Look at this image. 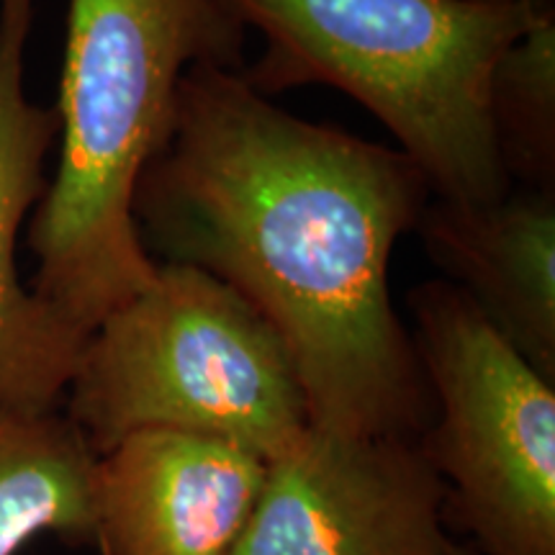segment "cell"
I'll use <instances>...</instances> for the list:
<instances>
[{
  "mask_svg": "<svg viewBox=\"0 0 555 555\" xmlns=\"http://www.w3.org/2000/svg\"><path fill=\"white\" fill-rule=\"evenodd\" d=\"M65 414L95 455L142 429L217 437L273 461L309 429L286 345L232 286L157 262L86 337Z\"/></svg>",
  "mask_w": 555,
  "mask_h": 555,
  "instance_id": "4",
  "label": "cell"
},
{
  "mask_svg": "<svg viewBox=\"0 0 555 555\" xmlns=\"http://www.w3.org/2000/svg\"><path fill=\"white\" fill-rule=\"evenodd\" d=\"M433 425L416 440L483 555H555V380L455 283L409 291Z\"/></svg>",
  "mask_w": 555,
  "mask_h": 555,
  "instance_id": "5",
  "label": "cell"
},
{
  "mask_svg": "<svg viewBox=\"0 0 555 555\" xmlns=\"http://www.w3.org/2000/svg\"><path fill=\"white\" fill-rule=\"evenodd\" d=\"M414 232L446 281L555 380V191L512 189L489 204L433 196Z\"/></svg>",
  "mask_w": 555,
  "mask_h": 555,
  "instance_id": "9",
  "label": "cell"
},
{
  "mask_svg": "<svg viewBox=\"0 0 555 555\" xmlns=\"http://www.w3.org/2000/svg\"><path fill=\"white\" fill-rule=\"evenodd\" d=\"M446 486L414 440L309 427L266 463L232 555H450Z\"/></svg>",
  "mask_w": 555,
  "mask_h": 555,
  "instance_id": "6",
  "label": "cell"
},
{
  "mask_svg": "<svg viewBox=\"0 0 555 555\" xmlns=\"http://www.w3.org/2000/svg\"><path fill=\"white\" fill-rule=\"evenodd\" d=\"M489 121L512 185L555 191V11L540 3L530 29L496 60Z\"/></svg>",
  "mask_w": 555,
  "mask_h": 555,
  "instance_id": "11",
  "label": "cell"
},
{
  "mask_svg": "<svg viewBox=\"0 0 555 555\" xmlns=\"http://www.w3.org/2000/svg\"><path fill=\"white\" fill-rule=\"evenodd\" d=\"M247 24L229 0H69L60 163L34 208L31 291L90 335L157 273L139 242L137 180L168 142L191 67H245Z\"/></svg>",
  "mask_w": 555,
  "mask_h": 555,
  "instance_id": "2",
  "label": "cell"
},
{
  "mask_svg": "<svg viewBox=\"0 0 555 555\" xmlns=\"http://www.w3.org/2000/svg\"><path fill=\"white\" fill-rule=\"evenodd\" d=\"M266 461L217 437L142 429L95 463L101 555H232Z\"/></svg>",
  "mask_w": 555,
  "mask_h": 555,
  "instance_id": "7",
  "label": "cell"
},
{
  "mask_svg": "<svg viewBox=\"0 0 555 555\" xmlns=\"http://www.w3.org/2000/svg\"><path fill=\"white\" fill-rule=\"evenodd\" d=\"M266 52L240 69L266 99L332 86L384 124L433 196L509 193L489 121L496 60L545 0H229Z\"/></svg>",
  "mask_w": 555,
  "mask_h": 555,
  "instance_id": "3",
  "label": "cell"
},
{
  "mask_svg": "<svg viewBox=\"0 0 555 555\" xmlns=\"http://www.w3.org/2000/svg\"><path fill=\"white\" fill-rule=\"evenodd\" d=\"M95 463L65 412L0 416V555H18L41 535L93 543Z\"/></svg>",
  "mask_w": 555,
  "mask_h": 555,
  "instance_id": "10",
  "label": "cell"
},
{
  "mask_svg": "<svg viewBox=\"0 0 555 555\" xmlns=\"http://www.w3.org/2000/svg\"><path fill=\"white\" fill-rule=\"evenodd\" d=\"M450 555H483V553L476 551V547L470 545V543H457V540H455L453 551H450Z\"/></svg>",
  "mask_w": 555,
  "mask_h": 555,
  "instance_id": "12",
  "label": "cell"
},
{
  "mask_svg": "<svg viewBox=\"0 0 555 555\" xmlns=\"http://www.w3.org/2000/svg\"><path fill=\"white\" fill-rule=\"evenodd\" d=\"M31 21L34 0H0V416L60 412L86 345L18 275V237L60 134L57 111L26 95Z\"/></svg>",
  "mask_w": 555,
  "mask_h": 555,
  "instance_id": "8",
  "label": "cell"
},
{
  "mask_svg": "<svg viewBox=\"0 0 555 555\" xmlns=\"http://www.w3.org/2000/svg\"><path fill=\"white\" fill-rule=\"evenodd\" d=\"M433 198L401 150L288 114L240 69L191 67L131 217L155 262L219 278L278 332L309 427L420 440L433 397L393 309V247Z\"/></svg>",
  "mask_w": 555,
  "mask_h": 555,
  "instance_id": "1",
  "label": "cell"
}]
</instances>
